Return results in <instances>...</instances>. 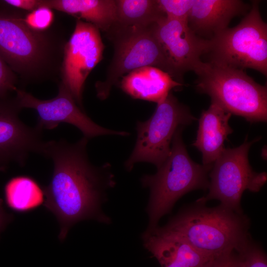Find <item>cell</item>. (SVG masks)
Returning <instances> with one entry per match:
<instances>
[{
  "instance_id": "603a6c76",
  "label": "cell",
  "mask_w": 267,
  "mask_h": 267,
  "mask_svg": "<svg viewBox=\"0 0 267 267\" xmlns=\"http://www.w3.org/2000/svg\"><path fill=\"white\" fill-rule=\"evenodd\" d=\"M54 19L52 9L45 6H40L31 12H27L24 17V20L29 27L39 31L49 29L53 25Z\"/></svg>"
},
{
  "instance_id": "6da1fadb",
  "label": "cell",
  "mask_w": 267,
  "mask_h": 267,
  "mask_svg": "<svg viewBox=\"0 0 267 267\" xmlns=\"http://www.w3.org/2000/svg\"><path fill=\"white\" fill-rule=\"evenodd\" d=\"M88 140L83 136L75 143L62 138L46 142L44 156L52 162L53 172L49 183L43 187L44 205L59 223L60 241L80 221L111 222L101 206L107 191L116 184L114 175L110 163L96 166L91 163Z\"/></svg>"
},
{
  "instance_id": "d4e9b609",
  "label": "cell",
  "mask_w": 267,
  "mask_h": 267,
  "mask_svg": "<svg viewBox=\"0 0 267 267\" xmlns=\"http://www.w3.org/2000/svg\"><path fill=\"white\" fill-rule=\"evenodd\" d=\"M202 267H240L239 261L235 250L211 260Z\"/></svg>"
},
{
  "instance_id": "7402d4cb",
  "label": "cell",
  "mask_w": 267,
  "mask_h": 267,
  "mask_svg": "<svg viewBox=\"0 0 267 267\" xmlns=\"http://www.w3.org/2000/svg\"><path fill=\"white\" fill-rule=\"evenodd\" d=\"M157 1L165 17L188 23L194 0H157Z\"/></svg>"
},
{
  "instance_id": "30bf717a",
  "label": "cell",
  "mask_w": 267,
  "mask_h": 267,
  "mask_svg": "<svg viewBox=\"0 0 267 267\" xmlns=\"http://www.w3.org/2000/svg\"><path fill=\"white\" fill-rule=\"evenodd\" d=\"M15 92L22 109H32L36 112V126L42 130H52L60 123H67L78 128L83 136L88 139L104 135L130 134L128 132L109 130L96 124L81 109L70 91L61 82L58 84L57 94L49 99H40L18 88Z\"/></svg>"
},
{
  "instance_id": "44dd1931",
  "label": "cell",
  "mask_w": 267,
  "mask_h": 267,
  "mask_svg": "<svg viewBox=\"0 0 267 267\" xmlns=\"http://www.w3.org/2000/svg\"><path fill=\"white\" fill-rule=\"evenodd\" d=\"M235 251L238 255L240 267H267L265 253L251 237Z\"/></svg>"
},
{
  "instance_id": "9a60e30c",
  "label": "cell",
  "mask_w": 267,
  "mask_h": 267,
  "mask_svg": "<svg viewBox=\"0 0 267 267\" xmlns=\"http://www.w3.org/2000/svg\"><path fill=\"white\" fill-rule=\"evenodd\" d=\"M143 245L161 267H202L212 259L183 239L160 231L157 227L142 234Z\"/></svg>"
},
{
  "instance_id": "8992f818",
  "label": "cell",
  "mask_w": 267,
  "mask_h": 267,
  "mask_svg": "<svg viewBox=\"0 0 267 267\" xmlns=\"http://www.w3.org/2000/svg\"><path fill=\"white\" fill-rule=\"evenodd\" d=\"M205 55L207 62L267 74V25L259 10V2H252L249 12L240 22L208 40Z\"/></svg>"
},
{
  "instance_id": "52a82bcc",
  "label": "cell",
  "mask_w": 267,
  "mask_h": 267,
  "mask_svg": "<svg viewBox=\"0 0 267 267\" xmlns=\"http://www.w3.org/2000/svg\"><path fill=\"white\" fill-rule=\"evenodd\" d=\"M154 25L134 27L114 23L107 32L114 44V56L105 80L95 85L98 98H107L112 87L121 77L142 67L158 68L173 78L170 66L155 34Z\"/></svg>"
},
{
  "instance_id": "4fadbf2b",
  "label": "cell",
  "mask_w": 267,
  "mask_h": 267,
  "mask_svg": "<svg viewBox=\"0 0 267 267\" xmlns=\"http://www.w3.org/2000/svg\"><path fill=\"white\" fill-rule=\"evenodd\" d=\"M22 109L15 96L0 98V167L11 163L22 167L31 153L44 155L43 130L22 121Z\"/></svg>"
},
{
  "instance_id": "ffe728a7",
  "label": "cell",
  "mask_w": 267,
  "mask_h": 267,
  "mask_svg": "<svg viewBox=\"0 0 267 267\" xmlns=\"http://www.w3.org/2000/svg\"><path fill=\"white\" fill-rule=\"evenodd\" d=\"M115 23L124 26L147 27L165 16L157 0H116Z\"/></svg>"
},
{
  "instance_id": "484cf974",
  "label": "cell",
  "mask_w": 267,
  "mask_h": 267,
  "mask_svg": "<svg viewBox=\"0 0 267 267\" xmlns=\"http://www.w3.org/2000/svg\"><path fill=\"white\" fill-rule=\"evenodd\" d=\"M4 4L27 12H31L40 6V0H1Z\"/></svg>"
},
{
  "instance_id": "4316f807",
  "label": "cell",
  "mask_w": 267,
  "mask_h": 267,
  "mask_svg": "<svg viewBox=\"0 0 267 267\" xmlns=\"http://www.w3.org/2000/svg\"><path fill=\"white\" fill-rule=\"evenodd\" d=\"M13 220V216L7 213L3 206V201L0 198V234Z\"/></svg>"
},
{
  "instance_id": "e0dca14e",
  "label": "cell",
  "mask_w": 267,
  "mask_h": 267,
  "mask_svg": "<svg viewBox=\"0 0 267 267\" xmlns=\"http://www.w3.org/2000/svg\"><path fill=\"white\" fill-rule=\"evenodd\" d=\"M182 86L167 72L155 67L144 66L122 77L120 88L134 99L158 104L168 95L172 89Z\"/></svg>"
},
{
  "instance_id": "ba28073f",
  "label": "cell",
  "mask_w": 267,
  "mask_h": 267,
  "mask_svg": "<svg viewBox=\"0 0 267 267\" xmlns=\"http://www.w3.org/2000/svg\"><path fill=\"white\" fill-rule=\"evenodd\" d=\"M197 119L189 108L171 92L147 120L136 124L137 138L134 150L125 163L131 171L138 162H148L159 168L170 154L173 137L180 127H185Z\"/></svg>"
},
{
  "instance_id": "5b68a950",
  "label": "cell",
  "mask_w": 267,
  "mask_h": 267,
  "mask_svg": "<svg viewBox=\"0 0 267 267\" xmlns=\"http://www.w3.org/2000/svg\"><path fill=\"white\" fill-rule=\"evenodd\" d=\"M196 75L197 90L208 95L211 102L250 123L267 122V86L244 70L205 62Z\"/></svg>"
},
{
  "instance_id": "277c9868",
  "label": "cell",
  "mask_w": 267,
  "mask_h": 267,
  "mask_svg": "<svg viewBox=\"0 0 267 267\" xmlns=\"http://www.w3.org/2000/svg\"><path fill=\"white\" fill-rule=\"evenodd\" d=\"M184 127L173 137L168 158L153 175H145L142 185L150 190L146 211L149 223L146 231L158 226L160 219L169 213L176 202L186 193L208 188V175L212 166L196 163L190 157L183 141Z\"/></svg>"
},
{
  "instance_id": "ac0fdd59",
  "label": "cell",
  "mask_w": 267,
  "mask_h": 267,
  "mask_svg": "<svg viewBox=\"0 0 267 267\" xmlns=\"http://www.w3.org/2000/svg\"><path fill=\"white\" fill-rule=\"evenodd\" d=\"M40 6L84 19L106 32L116 19L115 0H40Z\"/></svg>"
},
{
  "instance_id": "2e32d148",
  "label": "cell",
  "mask_w": 267,
  "mask_h": 267,
  "mask_svg": "<svg viewBox=\"0 0 267 267\" xmlns=\"http://www.w3.org/2000/svg\"><path fill=\"white\" fill-rule=\"evenodd\" d=\"M231 116L213 102L202 111L192 145L201 153L203 165L212 166L224 149V142L233 132L229 124Z\"/></svg>"
},
{
  "instance_id": "7c38bea8",
  "label": "cell",
  "mask_w": 267,
  "mask_h": 267,
  "mask_svg": "<svg viewBox=\"0 0 267 267\" xmlns=\"http://www.w3.org/2000/svg\"><path fill=\"white\" fill-rule=\"evenodd\" d=\"M154 30L174 80L182 84L184 74L192 71L196 74L204 67L202 56L207 51L208 40L196 35L187 23L164 16L154 24Z\"/></svg>"
},
{
  "instance_id": "7a4b0ae2",
  "label": "cell",
  "mask_w": 267,
  "mask_h": 267,
  "mask_svg": "<svg viewBox=\"0 0 267 267\" xmlns=\"http://www.w3.org/2000/svg\"><path fill=\"white\" fill-rule=\"evenodd\" d=\"M26 12L0 0V55L26 85L57 81L67 41L53 25L44 31L31 28Z\"/></svg>"
},
{
  "instance_id": "3957f363",
  "label": "cell",
  "mask_w": 267,
  "mask_h": 267,
  "mask_svg": "<svg viewBox=\"0 0 267 267\" xmlns=\"http://www.w3.org/2000/svg\"><path fill=\"white\" fill-rule=\"evenodd\" d=\"M196 203L157 228L183 239L210 259L237 250L251 237L249 219L243 213L221 204L210 208Z\"/></svg>"
},
{
  "instance_id": "d6986e66",
  "label": "cell",
  "mask_w": 267,
  "mask_h": 267,
  "mask_svg": "<svg viewBox=\"0 0 267 267\" xmlns=\"http://www.w3.org/2000/svg\"><path fill=\"white\" fill-rule=\"evenodd\" d=\"M4 196L6 206L19 213L32 211L44 202L43 188L33 178L27 176H17L7 181Z\"/></svg>"
},
{
  "instance_id": "5bb4252c",
  "label": "cell",
  "mask_w": 267,
  "mask_h": 267,
  "mask_svg": "<svg viewBox=\"0 0 267 267\" xmlns=\"http://www.w3.org/2000/svg\"><path fill=\"white\" fill-rule=\"evenodd\" d=\"M250 8L240 0H194L188 25L196 35L210 40L227 28L234 17Z\"/></svg>"
},
{
  "instance_id": "cb8c5ba5",
  "label": "cell",
  "mask_w": 267,
  "mask_h": 267,
  "mask_svg": "<svg viewBox=\"0 0 267 267\" xmlns=\"http://www.w3.org/2000/svg\"><path fill=\"white\" fill-rule=\"evenodd\" d=\"M18 78L0 55V98L10 96L18 88Z\"/></svg>"
},
{
  "instance_id": "8fae6325",
  "label": "cell",
  "mask_w": 267,
  "mask_h": 267,
  "mask_svg": "<svg viewBox=\"0 0 267 267\" xmlns=\"http://www.w3.org/2000/svg\"><path fill=\"white\" fill-rule=\"evenodd\" d=\"M104 47L99 30L90 23L77 19L74 30L64 47L60 82L80 107L85 82L102 59Z\"/></svg>"
},
{
  "instance_id": "83f0119b",
  "label": "cell",
  "mask_w": 267,
  "mask_h": 267,
  "mask_svg": "<svg viewBox=\"0 0 267 267\" xmlns=\"http://www.w3.org/2000/svg\"><path fill=\"white\" fill-rule=\"evenodd\" d=\"M6 170V169L0 167V172L4 171Z\"/></svg>"
},
{
  "instance_id": "9c48e42d",
  "label": "cell",
  "mask_w": 267,
  "mask_h": 267,
  "mask_svg": "<svg viewBox=\"0 0 267 267\" xmlns=\"http://www.w3.org/2000/svg\"><path fill=\"white\" fill-rule=\"evenodd\" d=\"M260 138L249 141L246 137L238 147L225 148L209 173L208 193L196 202L205 204L209 200L216 199L220 204L242 213L241 199L244 191L257 192L267 180V173L254 171L248 159L250 147Z\"/></svg>"
}]
</instances>
